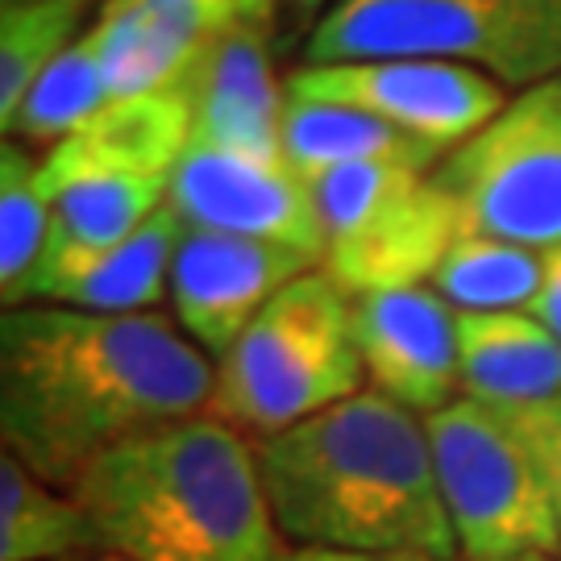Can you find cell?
<instances>
[{
	"mask_svg": "<svg viewBox=\"0 0 561 561\" xmlns=\"http://www.w3.org/2000/svg\"><path fill=\"white\" fill-rule=\"evenodd\" d=\"M458 382L500 412L561 396V337L533 312H458Z\"/></svg>",
	"mask_w": 561,
	"mask_h": 561,
	"instance_id": "cell-15",
	"label": "cell"
},
{
	"mask_svg": "<svg viewBox=\"0 0 561 561\" xmlns=\"http://www.w3.org/2000/svg\"><path fill=\"white\" fill-rule=\"evenodd\" d=\"M283 537L362 553H461L445 512L428 428L375 387L254 442Z\"/></svg>",
	"mask_w": 561,
	"mask_h": 561,
	"instance_id": "cell-2",
	"label": "cell"
},
{
	"mask_svg": "<svg viewBox=\"0 0 561 561\" xmlns=\"http://www.w3.org/2000/svg\"><path fill=\"white\" fill-rule=\"evenodd\" d=\"M433 183L466 233L561 245V76L520 88L474 138L449 150Z\"/></svg>",
	"mask_w": 561,
	"mask_h": 561,
	"instance_id": "cell-8",
	"label": "cell"
},
{
	"mask_svg": "<svg viewBox=\"0 0 561 561\" xmlns=\"http://www.w3.org/2000/svg\"><path fill=\"white\" fill-rule=\"evenodd\" d=\"M312 266H317L312 254L283 241L183 225L167 300L183 333L208 358H225L229 345L250 329L262 308Z\"/></svg>",
	"mask_w": 561,
	"mask_h": 561,
	"instance_id": "cell-10",
	"label": "cell"
},
{
	"mask_svg": "<svg viewBox=\"0 0 561 561\" xmlns=\"http://www.w3.org/2000/svg\"><path fill=\"white\" fill-rule=\"evenodd\" d=\"M96 561H129V558H121V553H104V558H96Z\"/></svg>",
	"mask_w": 561,
	"mask_h": 561,
	"instance_id": "cell-30",
	"label": "cell"
},
{
	"mask_svg": "<svg viewBox=\"0 0 561 561\" xmlns=\"http://www.w3.org/2000/svg\"><path fill=\"white\" fill-rule=\"evenodd\" d=\"M104 104H108V92H104L101 62L83 34L34 80L18 113L4 125V134L18 138L21 146H42L50 154L71 134H80Z\"/></svg>",
	"mask_w": 561,
	"mask_h": 561,
	"instance_id": "cell-22",
	"label": "cell"
},
{
	"mask_svg": "<svg viewBox=\"0 0 561 561\" xmlns=\"http://www.w3.org/2000/svg\"><path fill=\"white\" fill-rule=\"evenodd\" d=\"M308 183L321 225V266L350 300L424 287L461 221L433 171L403 162H350Z\"/></svg>",
	"mask_w": 561,
	"mask_h": 561,
	"instance_id": "cell-6",
	"label": "cell"
},
{
	"mask_svg": "<svg viewBox=\"0 0 561 561\" xmlns=\"http://www.w3.org/2000/svg\"><path fill=\"white\" fill-rule=\"evenodd\" d=\"M213 391V358L162 312L21 304L0 321L4 449L59 491L121 442L204 416Z\"/></svg>",
	"mask_w": 561,
	"mask_h": 561,
	"instance_id": "cell-1",
	"label": "cell"
},
{
	"mask_svg": "<svg viewBox=\"0 0 561 561\" xmlns=\"http://www.w3.org/2000/svg\"><path fill=\"white\" fill-rule=\"evenodd\" d=\"M108 553L129 561H275L254 445L213 412L138 433L71 486Z\"/></svg>",
	"mask_w": 561,
	"mask_h": 561,
	"instance_id": "cell-3",
	"label": "cell"
},
{
	"mask_svg": "<svg viewBox=\"0 0 561 561\" xmlns=\"http://www.w3.org/2000/svg\"><path fill=\"white\" fill-rule=\"evenodd\" d=\"M183 221L171 204H162L138 233L113 245L108 254L92 259L76 275L55 283L42 300L62 304V308H83V312H150L171 287V262L180 245Z\"/></svg>",
	"mask_w": 561,
	"mask_h": 561,
	"instance_id": "cell-17",
	"label": "cell"
},
{
	"mask_svg": "<svg viewBox=\"0 0 561 561\" xmlns=\"http://www.w3.org/2000/svg\"><path fill=\"white\" fill-rule=\"evenodd\" d=\"M362 382L366 362L354 337V300L324 271H308L217 358L208 412L262 442L358 396Z\"/></svg>",
	"mask_w": 561,
	"mask_h": 561,
	"instance_id": "cell-4",
	"label": "cell"
},
{
	"mask_svg": "<svg viewBox=\"0 0 561 561\" xmlns=\"http://www.w3.org/2000/svg\"><path fill=\"white\" fill-rule=\"evenodd\" d=\"M192 104V141L279 162L287 83L275 76V50L238 18L221 21L180 76Z\"/></svg>",
	"mask_w": 561,
	"mask_h": 561,
	"instance_id": "cell-13",
	"label": "cell"
},
{
	"mask_svg": "<svg viewBox=\"0 0 561 561\" xmlns=\"http://www.w3.org/2000/svg\"><path fill=\"white\" fill-rule=\"evenodd\" d=\"M279 146L283 162L300 180H312L333 167H350V162H403V167L437 171V162L445 159L442 150L424 146L412 134H403L362 108L308 101L296 92H287V101H283Z\"/></svg>",
	"mask_w": 561,
	"mask_h": 561,
	"instance_id": "cell-16",
	"label": "cell"
},
{
	"mask_svg": "<svg viewBox=\"0 0 561 561\" xmlns=\"http://www.w3.org/2000/svg\"><path fill=\"white\" fill-rule=\"evenodd\" d=\"M217 25L221 21L183 0L104 4L88 42L101 62L108 101H134L180 83Z\"/></svg>",
	"mask_w": 561,
	"mask_h": 561,
	"instance_id": "cell-14",
	"label": "cell"
},
{
	"mask_svg": "<svg viewBox=\"0 0 561 561\" xmlns=\"http://www.w3.org/2000/svg\"><path fill=\"white\" fill-rule=\"evenodd\" d=\"M366 379L408 412L433 416L461 391L458 382V308L433 287H400L354 300Z\"/></svg>",
	"mask_w": 561,
	"mask_h": 561,
	"instance_id": "cell-12",
	"label": "cell"
},
{
	"mask_svg": "<svg viewBox=\"0 0 561 561\" xmlns=\"http://www.w3.org/2000/svg\"><path fill=\"white\" fill-rule=\"evenodd\" d=\"M88 0H4L0 4V125L18 113L42 71L71 46Z\"/></svg>",
	"mask_w": 561,
	"mask_h": 561,
	"instance_id": "cell-23",
	"label": "cell"
},
{
	"mask_svg": "<svg viewBox=\"0 0 561 561\" xmlns=\"http://www.w3.org/2000/svg\"><path fill=\"white\" fill-rule=\"evenodd\" d=\"M187 141H192V104L183 83H171L150 96L108 101L80 134L62 141V150H71L76 159L171 180Z\"/></svg>",
	"mask_w": 561,
	"mask_h": 561,
	"instance_id": "cell-18",
	"label": "cell"
},
{
	"mask_svg": "<svg viewBox=\"0 0 561 561\" xmlns=\"http://www.w3.org/2000/svg\"><path fill=\"white\" fill-rule=\"evenodd\" d=\"M442 500L466 561H516L561 549L541 461L507 412L458 396L424 416Z\"/></svg>",
	"mask_w": 561,
	"mask_h": 561,
	"instance_id": "cell-7",
	"label": "cell"
},
{
	"mask_svg": "<svg viewBox=\"0 0 561 561\" xmlns=\"http://www.w3.org/2000/svg\"><path fill=\"white\" fill-rule=\"evenodd\" d=\"M541 250L461 229L428 283L458 312H528L541 291Z\"/></svg>",
	"mask_w": 561,
	"mask_h": 561,
	"instance_id": "cell-20",
	"label": "cell"
},
{
	"mask_svg": "<svg viewBox=\"0 0 561 561\" xmlns=\"http://www.w3.org/2000/svg\"><path fill=\"white\" fill-rule=\"evenodd\" d=\"M358 59L466 62L533 88L561 76V0H341L300 62Z\"/></svg>",
	"mask_w": 561,
	"mask_h": 561,
	"instance_id": "cell-5",
	"label": "cell"
},
{
	"mask_svg": "<svg viewBox=\"0 0 561 561\" xmlns=\"http://www.w3.org/2000/svg\"><path fill=\"white\" fill-rule=\"evenodd\" d=\"M287 92L345 104L396 125L433 150H458L507 104V88L479 67L445 59H358L296 67Z\"/></svg>",
	"mask_w": 561,
	"mask_h": 561,
	"instance_id": "cell-9",
	"label": "cell"
},
{
	"mask_svg": "<svg viewBox=\"0 0 561 561\" xmlns=\"http://www.w3.org/2000/svg\"><path fill=\"white\" fill-rule=\"evenodd\" d=\"M167 204L183 225L296 245L321 262V225L308 183L287 162L250 159L208 141H187L171 171Z\"/></svg>",
	"mask_w": 561,
	"mask_h": 561,
	"instance_id": "cell-11",
	"label": "cell"
},
{
	"mask_svg": "<svg viewBox=\"0 0 561 561\" xmlns=\"http://www.w3.org/2000/svg\"><path fill=\"white\" fill-rule=\"evenodd\" d=\"M104 4H125V0H104ZM183 4H196V9H204L208 18H217V21L233 18V0H183Z\"/></svg>",
	"mask_w": 561,
	"mask_h": 561,
	"instance_id": "cell-28",
	"label": "cell"
},
{
	"mask_svg": "<svg viewBox=\"0 0 561 561\" xmlns=\"http://www.w3.org/2000/svg\"><path fill=\"white\" fill-rule=\"evenodd\" d=\"M545 329H553L561 337V245L545 250V275H541V291L528 308Z\"/></svg>",
	"mask_w": 561,
	"mask_h": 561,
	"instance_id": "cell-26",
	"label": "cell"
},
{
	"mask_svg": "<svg viewBox=\"0 0 561 561\" xmlns=\"http://www.w3.org/2000/svg\"><path fill=\"white\" fill-rule=\"evenodd\" d=\"M275 561H442L428 553H362V549H321V545H300L283 549Z\"/></svg>",
	"mask_w": 561,
	"mask_h": 561,
	"instance_id": "cell-27",
	"label": "cell"
},
{
	"mask_svg": "<svg viewBox=\"0 0 561 561\" xmlns=\"http://www.w3.org/2000/svg\"><path fill=\"white\" fill-rule=\"evenodd\" d=\"M516 561H558L553 553H528V558H516Z\"/></svg>",
	"mask_w": 561,
	"mask_h": 561,
	"instance_id": "cell-29",
	"label": "cell"
},
{
	"mask_svg": "<svg viewBox=\"0 0 561 561\" xmlns=\"http://www.w3.org/2000/svg\"><path fill=\"white\" fill-rule=\"evenodd\" d=\"M50 245V196L42 187V162L21 141L0 146V296L4 308L30 304V287Z\"/></svg>",
	"mask_w": 561,
	"mask_h": 561,
	"instance_id": "cell-21",
	"label": "cell"
},
{
	"mask_svg": "<svg viewBox=\"0 0 561 561\" xmlns=\"http://www.w3.org/2000/svg\"><path fill=\"white\" fill-rule=\"evenodd\" d=\"M337 4L341 0H233V18L250 25L275 50V59H283L296 50L304 55Z\"/></svg>",
	"mask_w": 561,
	"mask_h": 561,
	"instance_id": "cell-24",
	"label": "cell"
},
{
	"mask_svg": "<svg viewBox=\"0 0 561 561\" xmlns=\"http://www.w3.org/2000/svg\"><path fill=\"white\" fill-rule=\"evenodd\" d=\"M512 424L524 433V442L533 445V454L541 461L549 491H553V507H558L561 520V396L537 408H520V412H507Z\"/></svg>",
	"mask_w": 561,
	"mask_h": 561,
	"instance_id": "cell-25",
	"label": "cell"
},
{
	"mask_svg": "<svg viewBox=\"0 0 561 561\" xmlns=\"http://www.w3.org/2000/svg\"><path fill=\"white\" fill-rule=\"evenodd\" d=\"M101 537L80 500L59 495L25 461L4 449L0 458V561H67L96 549Z\"/></svg>",
	"mask_w": 561,
	"mask_h": 561,
	"instance_id": "cell-19",
	"label": "cell"
}]
</instances>
